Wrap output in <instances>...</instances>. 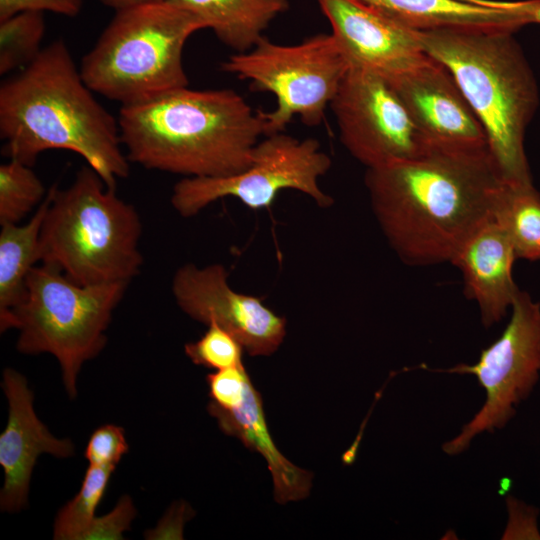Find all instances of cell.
<instances>
[{
	"mask_svg": "<svg viewBox=\"0 0 540 540\" xmlns=\"http://www.w3.org/2000/svg\"><path fill=\"white\" fill-rule=\"evenodd\" d=\"M82 5L83 0H0V20L24 11L74 17L81 11Z\"/></svg>",
	"mask_w": 540,
	"mask_h": 540,
	"instance_id": "29",
	"label": "cell"
},
{
	"mask_svg": "<svg viewBox=\"0 0 540 540\" xmlns=\"http://www.w3.org/2000/svg\"><path fill=\"white\" fill-rule=\"evenodd\" d=\"M44 13L24 11L0 20V74L30 64L43 49Z\"/></svg>",
	"mask_w": 540,
	"mask_h": 540,
	"instance_id": "23",
	"label": "cell"
},
{
	"mask_svg": "<svg viewBox=\"0 0 540 540\" xmlns=\"http://www.w3.org/2000/svg\"><path fill=\"white\" fill-rule=\"evenodd\" d=\"M1 386L9 411L0 435V465L4 470L0 508L15 513L28 503L31 475L38 457L47 453L68 458L74 454V445L69 439L55 437L40 421L33 408V393L21 373L6 368Z\"/></svg>",
	"mask_w": 540,
	"mask_h": 540,
	"instance_id": "15",
	"label": "cell"
},
{
	"mask_svg": "<svg viewBox=\"0 0 540 540\" xmlns=\"http://www.w3.org/2000/svg\"><path fill=\"white\" fill-rule=\"evenodd\" d=\"M51 198L40 234V262L80 285L126 282L140 273L142 222L87 164Z\"/></svg>",
	"mask_w": 540,
	"mask_h": 540,
	"instance_id": "5",
	"label": "cell"
},
{
	"mask_svg": "<svg viewBox=\"0 0 540 540\" xmlns=\"http://www.w3.org/2000/svg\"><path fill=\"white\" fill-rule=\"evenodd\" d=\"M530 15L531 23L540 24V0H534Z\"/></svg>",
	"mask_w": 540,
	"mask_h": 540,
	"instance_id": "31",
	"label": "cell"
},
{
	"mask_svg": "<svg viewBox=\"0 0 540 540\" xmlns=\"http://www.w3.org/2000/svg\"><path fill=\"white\" fill-rule=\"evenodd\" d=\"M414 31L509 30L531 23L534 0H361Z\"/></svg>",
	"mask_w": 540,
	"mask_h": 540,
	"instance_id": "17",
	"label": "cell"
},
{
	"mask_svg": "<svg viewBox=\"0 0 540 540\" xmlns=\"http://www.w3.org/2000/svg\"><path fill=\"white\" fill-rule=\"evenodd\" d=\"M516 259L508 235L492 217L466 240L450 262L460 270L465 295L477 302L486 327L505 317L520 291L512 274Z\"/></svg>",
	"mask_w": 540,
	"mask_h": 540,
	"instance_id": "16",
	"label": "cell"
},
{
	"mask_svg": "<svg viewBox=\"0 0 540 540\" xmlns=\"http://www.w3.org/2000/svg\"><path fill=\"white\" fill-rule=\"evenodd\" d=\"M331 165L318 140H300L280 132L258 141L252 161L243 171L219 177H185L174 185L170 201L180 216L188 218L226 197L236 198L252 210L269 208L279 192L291 189L327 208L333 198L322 190L319 180Z\"/></svg>",
	"mask_w": 540,
	"mask_h": 540,
	"instance_id": "9",
	"label": "cell"
},
{
	"mask_svg": "<svg viewBox=\"0 0 540 540\" xmlns=\"http://www.w3.org/2000/svg\"><path fill=\"white\" fill-rule=\"evenodd\" d=\"M118 123L130 163L185 177L243 171L264 135L260 111L231 89L178 88L121 106Z\"/></svg>",
	"mask_w": 540,
	"mask_h": 540,
	"instance_id": "3",
	"label": "cell"
},
{
	"mask_svg": "<svg viewBox=\"0 0 540 540\" xmlns=\"http://www.w3.org/2000/svg\"><path fill=\"white\" fill-rule=\"evenodd\" d=\"M349 68L332 34H317L293 45L264 37L221 64L224 72L248 80L252 90L275 96L276 107L260 111L265 136L283 132L295 116L307 126L320 125Z\"/></svg>",
	"mask_w": 540,
	"mask_h": 540,
	"instance_id": "8",
	"label": "cell"
},
{
	"mask_svg": "<svg viewBox=\"0 0 540 540\" xmlns=\"http://www.w3.org/2000/svg\"><path fill=\"white\" fill-rule=\"evenodd\" d=\"M207 326L197 341L185 344L187 357L196 365L216 371L244 365V348L238 339L215 322Z\"/></svg>",
	"mask_w": 540,
	"mask_h": 540,
	"instance_id": "25",
	"label": "cell"
},
{
	"mask_svg": "<svg viewBox=\"0 0 540 540\" xmlns=\"http://www.w3.org/2000/svg\"><path fill=\"white\" fill-rule=\"evenodd\" d=\"M340 142L367 169L421 154L429 144L388 81L350 67L331 101Z\"/></svg>",
	"mask_w": 540,
	"mask_h": 540,
	"instance_id": "11",
	"label": "cell"
},
{
	"mask_svg": "<svg viewBox=\"0 0 540 540\" xmlns=\"http://www.w3.org/2000/svg\"><path fill=\"white\" fill-rule=\"evenodd\" d=\"M429 145L488 147L482 124L451 72L428 55L386 79Z\"/></svg>",
	"mask_w": 540,
	"mask_h": 540,
	"instance_id": "13",
	"label": "cell"
},
{
	"mask_svg": "<svg viewBox=\"0 0 540 540\" xmlns=\"http://www.w3.org/2000/svg\"><path fill=\"white\" fill-rule=\"evenodd\" d=\"M128 450L123 428L105 424L91 434L84 455L89 464L116 467Z\"/></svg>",
	"mask_w": 540,
	"mask_h": 540,
	"instance_id": "26",
	"label": "cell"
},
{
	"mask_svg": "<svg viewBox=\"0 0 540 540\" xmlns=\"http://www.w3.org/2000/svg\"><path fill=\"white\" fill-rule=\"evenodd\" d=\"M171 289L185 314L206 325L217 323L234 335L251 356L273 354L286 336V319L261 298L232 289L222 264H184L174 273Z\"/></svg>",
	"mask_w": 540,
	"mask_h": 540,
	"instance_id": "12",
	"label": "cell"
},
{
	"mask_svg": "<svg viewBox=\"0 0 540 540\" xmlns=\"http://www.w3.org/2000/svg\"><path fill=\"white\" fill-rule=\"evenodd\" d=\"M509 30L416 31L427 55L453 75L482 124L507 183H532L526 129L539 103L536 79Z\"/></svg>",
	"mask_w": 540,
	"mask_h": 540,
	"instance_id": "4",
	"label": "cell"
},
{
	"mask_svg": "<svg viewBox=\"0 0 540 540\" xmlns=\"http://www.w3.org/2000/svg\"><path fill=\"white\" fill-rule=\"evenodd\" d=\"M207 409L223 433L237 437L248 449L265 458L273 478L276 502L286 504L309 495L313 474L291 463L274 444L262 398L252 382L234 406L223 409L210 402Z\"/></svg>",
	"mask_w": 540,
	"mask_h": 540,
	"instance_id": "18",
	"label": "cell"
},
{
	"mask_svg": "<svg viewBox=\"0 0 540 540\" xmlns=\"http://www.w3.org/2000/svg\"><path fill=\"white\" fill-rule=\"evenodd\" d=\"M135 515L132 499L127 495L122 496L111 512L95 518L86 540L123 539V533L130 528Z\"/></svg>",
	"mask_w": 540,
	"mask_h": 540,
	"instance_id": "28",
	"label": "cell"
},
{
	"mask_svg": "<svg viewBox=\"0 0 540 540\" xmlns=\"http://www.w3.org/2000/svg\"><path fill=\"white\" fill-rule=\"evenodd\" d=\"M50 190L24 224H4L0 230V330L25 292L29 272L40 262V234L48 209Z\"/></svg>",
	"mask_w": 540,
	"mask_h": 540,
	"instance_id": "20",
	"label": "cell"
},
{
	"mask_svg": "<svg viewBox=\"0 0 540 540\" xmlns=\"http://www.w3.org/2000/svg\"><path fill=\"white\" fill-rule=\"evenodd\" d=\"M350 67L385 79L411 69L428 55L416 31L361 0H318Z\"/></svg>",
	"mask_w": 540,
	"mask_h": 540,
	"instance_id": "14",
	"label": "cell"
},
{
	"mask_svg": "<svg viewBox=\"0 0 540 540\" xmlns=\"http://www.w3.org/2000/svg\"><path fill=\"white\" fill-rule=\"evenodd\" d=\"M511 319L500 337L483 349L474 365L459 364L440 372L473 374L486 391V401L462 431L443 445L450 455L465 450L483 431L502 428L515 415L540 377V303L519 291Z\"/></svg>",
	"mask_w": 540,
	"mask_h": 540,
	"instance_id": "10",
	"label": "cell"
},
{
	"mask_svg": "<svg viewBox=\"0 0 540 540\" xmlns=\"http://www.w3.org/2000/svg\"><path fill=\"white\" fill-rule=\"evenodd\" d=\"M115 12L81 60L89 88L128 106L188 86L183 50L192 34L205 29L204 23L169 1Z\"/></svg>",
	"mask_w": 540,
	"mask_h": 540,
	"instance_id": "6",
	"label": "cell"
},
{
	"mask_svg": "<svg viewBox=\"0 0 540 540\" xmlns=\"http://www.w3.org/2000/svg\"><path fill=\"white\" fill-rule=\"evenodd\" d=\"M193 13L235 53L246 52L270 23L289 7L288 0H168Z\"/></svg>",
	"mask_w": 540,
	"mask_h": 540,
	"instance_id": "19",
	"label": "cell"
},
{
	"mask_svg": "<svg viewBox=\"0 0 540 540\" xmlns=\"http://www.w3.org/2000/svg\"><path fill=\"white\" fill-rule=\"evenodd\" d=\"M128 285H80L55 267L35 266L4 332L18 330L16 348L20 353L53 355L59 363L66 393L75 399L80 370L105 347L113 312Z\"/></svg>",
	"mask_w": 540,
	"mask_h": 540,
	"instance_id": "7",
	"label": "cell"
},
{
	"mask_svg": "<svg viewBox=\"0 0 540 540\" xmlns=\"http://www.w3.org/2000/svg\"><path fill=\"white\" fill-rule=\"evenodd\" d=\"M115 466L89 464L78 493L58 512L53 525L55 540H86L96 518Z\"/></svg>",
	"mask_w": 540,
	"mask_h": 540,
	"instance_id": "22",
	"label": "cell"
},
{
	"mask_svg": "<svg viewBox=\"0 0 540 540\" xmlns=\"http://www.w3.org/2000/svg\"><path fill=\"white\" fill-rule=\"evenodd\" d=\"M46 195L32 166L15 159L0 165V225L20 223Z\"/></svg>",
	"mask_w": 540,
	"mask_h": 540,
	"instance_id": "24",
	"label": "cell"
},
{
	"mask_svg": "<svg viewBox=\"0 0 540 540\" xmlns=\"http://www.w3.org/2000/svg\"><path fill=\"white\" fill-rule=\"evenodd\" d=\"M209 396L213 404L227 409L234 406L244 395L251 379L244 365L217 370L206 377Z\"/></svg>",
	"mask_w": 540,
	"mask_h": 540,
	"instance_id": "27",
	"label": "cell"
},
{
	"mask_svg": "<svg viewBox=\"0 0 540 540\" xmlns=\"http://www.w3.org/2000/svg\"><path fill=\"white\" fill-rule=\"evenodd\" d=\"M0 137L4 154L29 166L45 151L67 150L108 187L130 172L118 118L95 98L62 40L1 84Z\"/></svg>",
	"mask_w": 540,
	"mask_h": 540,
	"instance_id": "2",
	"label": "cell"
},
{
	"mask_svg": "<svg viewBox=\"0 0 540 540\" xmlns=\"http://www.w3.org/2000/svg\"><path fill=\"white\" fill-rule=\"evenodd\" d=\"M493 217L508 235L517 259H540V193L533 183L504 182Z\"/></svg>",
	"mask_w": 540,
	"mask_h": 540,
	"instance_id": "21",
	"label": "cell"
},
{
	"mask_svg": "<svg viewBox=\"0 0 540 540\" xmlns=\"http://www.w3.org/2000/svg\"><path fill=\"white\" fill-rule=\"evenodd\" d=\"M103 5L114 9L115 11L155 2L168 0H100Z\"/></svg>",
	"mask_w": 540,
	"mask_h": 540,
	"instance_id": "30",
	"label": "cell"
},
{
	"mask_svg": "<svg viewBox=\"0 0 540 540\" xmlns=\"http://www.w3.org/2000/svg\"><path fill=\"white\" fill-rule=\"evenodd\" d=\"M504 183L488 147L429 145L421 154L368 168L371 208L406 264L451 262L493 217Z\"/></svg>",
	"mask_w": 540,
	"mask_h": 540,
	"instance_id": "1",
	"label": "cell"
}]
</instances>
